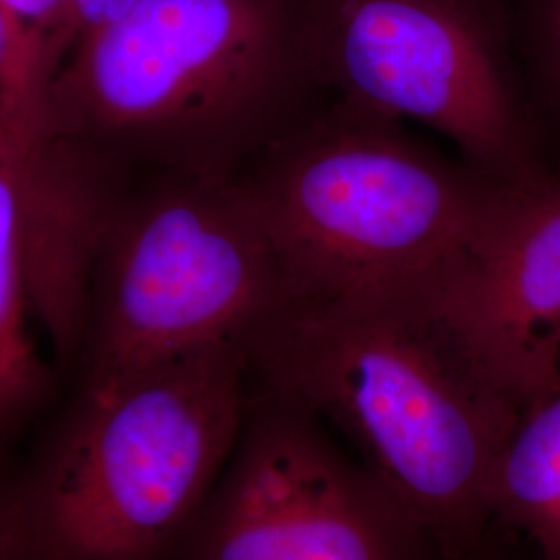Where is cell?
I'll return each instance as SVG.
<instances>
[{"label":"cell","instance_id":"cell-1","mask_svg":"<svg viewBox=\"0 0 560 560\" xmlns=\"http://www.w3.org/2000/svg\"><path fill=\"white\" fill-rule=\"evenodd\" d=\"M245 349L252 384L337 428L432 546L480 544L523 409L430 295L289 298Z\"/></svg>","mask_w":560,"mask_h":560},{"label":"cell","instance_id":"cell-2","mask_svg":"<svg viewBox=\"0 0 560 560\" xmlns=\"http://www.w3.org/2000/svg\"><path fill=\"white\" fill-rule=\"evenodd\" d=\"M326 96L305 0H138L60 67L42 148L240 177Z\"/></svg>","mask_w":560,"mask_h":560},{"label":"cell","instance_id":"cell-3","mask_svg":"<svg viewBox=\"0 0 560 560\" xmlns=\"http://www.w3.org/2000/svg\"><path fill=\"white\" fill-rule=\"evenodd\" d=\"M247 349L221 345L80 386L4 515L18 560H175L240 441Z\"/></svg>","mask_w":560,"mask_h":560},{"label":"cell","instance_id":"cell-4","mask_svg":"<svg viewBox=\"0 0 560 560\" xmlns=\"http://www.w3.org/2000/svg\"><path fill=\"white\" fill-rule=\"evenodd\" d=\"M289 298L432 295L480 231L499 180L405 122L326 96L243 175Z\"/></svg>","mask_w":560,"mask_h":560},{"label":"cell","instance_id":"cell-5","mask_svg":"<svg viewBox=\"0 0 560 560\" xmlns=\"http://www.w3.org/2000/svg\"><path fill=\"white\" fill-rule=\"evenodd\" d=\"M88 279L80 386L254 339L289 300L243 177L164 175L119 206Z\"/></svg>","mask_w":560,"mask_h":560},{"label":"cell","instance_id":"cell-6","mask_svg":"<svg viewBox=\"0 0 560 560\" xmlns=\"http://www.w3.org/2000/svg\"><path fill=\"white\" fill-rule=\"evenodd\" d=\"M305 13L328 96L436 131L488 179L552 168L480 0H305Z\"/></svg>","mask_w":560,"mask_h":560},{"label":"cell","instance_id":"cell-7","mask_svg":"<svg viewBox=\"0 0 560 560\" xmlns=\"http://www.w3.org/2000/svg\"><path fill=\"white\" fill-rule=\"evenodd\" d=\"M421 544L314 413L252 384L240 441L175 560H420Z\"/></svg>","mask_w":560,"mask_h":560},{"label":"cell","instance_id":"cell-8","mask_svg":"<svg viewBox=\"0 0 560 560\" xmlns=\"http://www.w3.org/2000/svg\"><path fill=\"white\" fill-rule=\"evenodd\" d=\"M520 405L560 390V171L501 183L480 231L430 295Z\"/></svg>","mask_w":560,"mask_h":560},{"label":"cell","instance_id":"cell-9","mask_svg":"<svg viewBox=\"0 0 560 560\" xmlns=\"http://www.w3.org/2000/svg\"><path fill=\"white\" fill-rule=\"evenodd\" d=\"M30 171L32 164L0 131V457L32 420L50 382L30 330Z\"/></svg>","mask_w":560,"mask_h":560},{"label":"cell","instance_id":"cell-10","mask_svg":"<svg viewBox=\"0 0 560 560\" xmlns=\"http://www.w3.org/2000/svg\"><path fill=\"white\" fill-rule=\"evenodd\" d=\"M492 520L560 560V390L521 413L497 465Z\"/></svg>","mask_w":560,"mask_h":560},{"label":"cell","instance_id":"cell-11","mask_svg":"<svg viewBox=\"0 0 560 560\" xmlns=\"http://www.w3.org/2000/svg\"><path fill=\"white\" fill-rule=\"evenodd\" d=\"M0 13L7 21L21 71L46 117L52 81L81 38L78 13L71 0H0Z\"/></svg>","mask_w":560,"mask_h":560},{"label":"cell","instance_id":"cell-12","mask_svg":"<svg viewBox=\"0 0 560 560\" xmlns=\"http://www.w3.org/2000/svg\"><path fill=\"white\" fill-rule=\"evenodd\" d=\"M44 120V108L25 81L7 21L0 13V131L27 162L40 156Z\"/></svg>","mask_w":560,"mask_h":560},{"label":"cell","instance_id":"cell-13","mask_svg":"<svg viewBox=\"0 0 560 560\" xmlns=\"http://www.w3.org/2000/svg\"><path fill=\"white\" fill-rule=\"evenodd\" d=\"M541 78L560 108V0H544L540 18Z\"/></svg>","mask_w":560,"mask_h":560},{"label":"cell","instance_id":"cell-14","mask_svg":"<svg viewBox=\"0 0 560 560\" xmlns=\"http://www.w3.org/2000/svg\"><path fill=\"white\" fill-rule=\"evenodd\" d=\"M138 0H71L81 25V36L108 21L117 20Z\"/></svg>","mask_w":560,"mask_h":560},{"label":"cell","instance_id":"cell-15","mask_svg":"<svg viewBox=\"0 0 560 560\" xmlns=\"http://www.w3.org/2000/svg\"><path fill=\"white\" fill-rule=\"evenodd\" d=\"M4 488L7 481L0 480V560H18L15 548L11 544V536L7 529V515H4Z\"/></svg>","mask_w":560,"mask_h":560}]
</instances>
